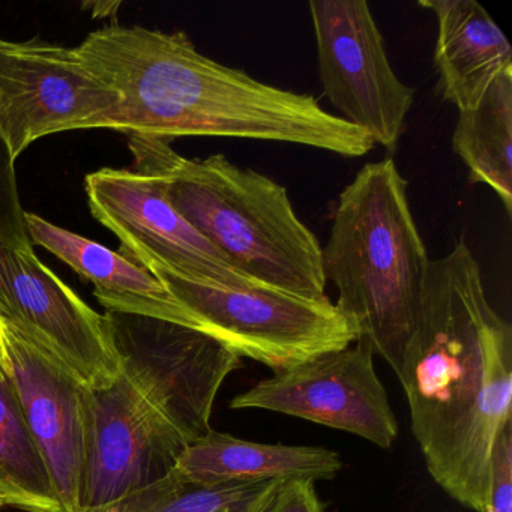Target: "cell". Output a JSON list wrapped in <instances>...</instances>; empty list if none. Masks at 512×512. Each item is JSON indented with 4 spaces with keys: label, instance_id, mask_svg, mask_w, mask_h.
<instances>
[{
    "label": "cell",
    "instance_id": "15",
    "mask_svg": "<svg viewBox=\"0 0 512 512\" xmlns=\"http://www.w3.org/2000/svg\"><path fill=\"white\" fill-rule=\"evenodd\" d=\"M437 20L434 68L442 98L458 112L476 106L491 83L512 70V47L476 0H424Z\"/></svg>",
    "mask_w": 512,
    "mask_h": 512
},
{
    "label": "cell",
    "instance_id": "24",
    "mask_svg": "<svg viewBox=\"0 0 512 512\" xmlns=\"http://www.w3.org/2000/svg\"><path fill=\"white\" fill-rule=\"evenodd\" d=\"M4 502H2V500H0V512H2V508H4Z\"/></svg>",
    "mask_w": 512,
    "mask_h": 512
},
{
    "label": "cell",
    "instance_id": "10",
    "mask_svg": "<svg viewBox=\"0 0 512 512\" xmlns=\"http://www.w3.org/2000/svg\"><path fill=\"white\" fill-rule=\"evenodd\" d=\"M85 188L95 220L118 236L119 253L131 262L157 263L196 283L268 289L241 271L176 211L167 199L163 179L104 167L86 176Z\"/></svg>",
    "mask_w": 512,
    "mask_h": 512
},
{
    "label": "cell",
    "instance_id": "18",
    "mask_svg": "<svg viewBox=\"0 0 512 512\" xmlns=\"http://www.w3.org/2000/svg\"><path fill=\"white\" fill-rule=\"evenodd\" d=\"M0 500L23 512H62L7 373H0Z\"/></svg>",
    "mask_w": 512,
    "mask_h": 512
},
{
    "label": "cell",
    "instance_id": "5",
    "mask_svg": "<svg viewBox=\"0 0 512 512\" xmlns=\"http://www.w3.org/2000/svg\"><path fill=\"white\" fill-rule=\"evenodd\" d=\"M205 326L206 334L274 373L323 353L346 349L361 338L356 323L337 305L271 289H232L196 283L161 268L137 262Z\"/></svg>",
    "mask_w": 512,
    "mask_h": 512
},
{
    "label": "cell",
    "instance_id": "19",
    "mask_svg": "<svg viewBox=\"0 0 512 512\" xmlns=\"http://www.w3.org/2000/svg\"><path fill=\"white\" fill-rule=\"evenodd\" d=\"M272 481L203 485L182 481L175 472L110 505L79 512H257Z\"/></svg>",
    "mask_w": 512,
    "mask_h": 512
},
{
    "label": "cell",
    "instance_id": "16",
    "mask_svg": "<svg viewBox=\"0 0 512 512\" xmlns=\"http://www.w3.org/2000/svg\"><path fill=\"white\" fill-rule=\"evenodd\" d=\"M343 469L340 454L323 446L256 443L211 430L191 443L173 472L190 484H244L272 479L329 481Z\"/></svg>",
    "mask_w": 512,
    "mask_h": 512
},
{
    "label": "cell",
    "instance_id": "8",
    "mask_svg": "<svg viewBox=\"0 0 512 512\" xmlns=\"http://www.w3.org/2000/svg\"><path fill=\"white\" fill-rule=\"evenodd\" d=\"M308 8L323 94L347 124L395 151L416 89L395 74L367 2L311 0Z\"/></svg>",
    "mask_w": 512,
    "mask_h": 512
},
{
    "label": "cell",
    "instance_id": "13",
    "mask_svg": "<svg viewBox=\"0 0 512 512\" xmlns=\"http://www.w3.org/2000/svg\"><path fill=\"white\" fill-rule=\"evenodd\" d=\"M7 374L52 478L62 512L82 508L86 389L64 368L4 325Z\"/></svg>",
    "mask_w": 512,
    "mask_h": 512
},
{
    "label": "cell",
    "instance_id": "3",
    "mask_svg": "<svg viewBox=\"0 0 512 512\" xmlns=\"http://www.w3.org/2000/svg\"><path fill=\"white\" fill-rule=\"evenodd\" d=\"M134 170L157 176L176 211L268 289L326 298L322 245L299 220L287 188L224 155L188 160L170 140L130 136Z\"/></svg>",
    "mask_w": 512,
    "mask_h": 512
},
{
    "label": "cell",
    "instance_id": "12",
    "mask_svg": "<svg viewBox=\"0 0 512 512\" xmlns=\"http://www.w3.org/2000/svg\"><path fill=\"white\" fill-rule=\"evenodd\" d=\"M190 446L124 376L86 389V457L82 508L110 505L166 478Z\"/></svg>",
    "mask_w": 512,
    "mask_h": 512
},
{
    "label": "cell",
    "instance_id": "7",
    "mask_svg": "<svg viewBox=\"0 0 512 512\" xmlns=\"http://www.w3.org/2000/svg\"><path fill=\"white\" fill-rule=\"evenodd\" d=\"M119 109V92L85 64L77 47L0 38V137L14 160L43 137L112 130Z\"/></svg>",
    "mask_w": 512,
    "mask_h": 512
},
{
    "label": "cell",
    "instance_id": "23",
    "mask_svg": "<svg viewBox=\"0 0 512 512\" xmlns=\"http://www.w3.org/2000/svg\"><path fill=\"white\" fill-rule=\"evenodd\" d=\"M7 347H5V332L0 320V373H7Z\"/></svg>",
    "mask_w": 512,
    "mask_h": 512
},
{
    "label": "cell",
    "instance_id": "17",
    "mask_svg": "<svg viewBox=\"0 0 512 512\" xmlns=\"http://www.w3.org/2000/svg\"><path fill=\"white\" fill-rule=\"evenodd\" d=\"M452 149L512 215V70L500 74L476 106L458 112Z\"/></svg>",
    "mask_w": 512,
    "mask_h": 512
},
{
    "label": "cell",
    "instance_id": "21",
    "mask_svg": "<svg viewBox=\"0 0 512 512\" xmlns=\"http://www.w3.org/2000/svg\"><path fill=\"white\" fill-rule=\"evenodd\" d=\"M257 512H325V506L310 479H277Z\"/></svg>",
    "mask_w": 512,
    "mask_h": 512
},
{
    "label": "cell",
    "instance_id": "1",
    "mask_svg": "<svg viewBox=\"0 0 512 512\" xmlns=\"http://www.w3.org/2000/svg\"><path fill=\"white\" fill-rule=\"evenodd\" d=\"M397 377L431 478L484 512L491 455L512 425V328L488 301L466 242L431 260Z\"/></svg>",
    "mask_w": 512,
    "mask_h": 512
},
{
    "label": "cell",
    "instance_id": "6",
    "mask_svg": "<svg viewBox=\"0 0 512 512\" xmlns=\"http://www.w3.org/2000/svg\"><path fill=\"white\" fill-rule=\"evenodd\" d=\"M104 317L121 374L146 404L190 445L209 433L215 398L241 358L178 323L115 311Z\"/></svg>",
    "mask_w": 512,
    "mask_h": 512
},
{
    "label": "cell",
    "instance_id": "20",
    "mask_svg": "<svg viewBox=\"0 0 512 512\" xmlns=\"http://www.w3.org/2000/svg\"><path fill=\"white\" fill-rule=\"evenodd\" d=\"M25 209L20 202L16 160L0 137V245L28 250L34 247L26 232Z\"/></svg>",
    "mask_w": 512,
    "mask_h": 512
},
{
    "label": "cell",
    "instance_id": "11",
    "mask_svg": "<svg viewBox=\"0 0 512 512\" xmlns=\"http://www.w3.org/2000/svg\"><path fill=\"white\" fill-rule=\"evenodd\" d=\"M230 409H262L355 434L380 449L398 437V421L365 338L314 356L230 400Z\"/></svg>",
    "mask_w": 512,
    "mask_h": 512
},
{
    "label": "cell",
    "instance_id": "22",
    "mask_svg": "<svg viewBox=\"0 0 512 512\" xmlns=\"http://www.w3.org/2000/svg\"><path fill=\"white\" fill-rule=\"evenodd\" d=\"M484 512H512V425L502 431L491 455Z\"/></svg>",
    "mask_w": 512,
    "mask_h": 512
},
{
    "label": "cell",
    "instance_id": "9",
    "mask_svg": "<svg viewBox=\"0 0 512 512\" xmlns=\"http://www.w3.org/2000/svg\"><path fill=\"white\" fill-rule=\"evenodd\" d=\"M0 320L88 391L121 377L104 314L47 268L34 247L0 245Z\"/></svg>",
    "mask_w": 512,
    "mask_h": 512
},
{
    "label": "cell",
    "instance_id": "2",
    "mask_svg": "<svg viewBox=\"0 0 512 512\" xmlns=\"http://www.w3.org/2000/svg\"><path fill=\"white\" fill-rule=\"evenodd\" d=\"M77 50L121 95L116 133L266 140L346 158L373 151L364 131L323 110L313 95L275 88L218 64L184 32L112 25L91 32Z\"/></svg>",
    "mask_w": 512,
    "mask_h": 512
},
{
    "label": "cell",
    "instance_id": "4",
    "mask_svg": "<svg viewBox=\"0 0 512 512\" xmlns=\"http://www.w3.org/2000/svg\"><path fill=\"white\" fill-rule=\"evenodd\" d=\"M322 260L335 305L397 374L431 260L392 158L365 164L341 191Z\"/></svg>",
    "mask_w": 512,
    "mask_h": 512
},
{
    "label": "cell",
    "instance_id": "14",
    "mask_svg": "<svg viewBox=\"0 0 512 512\" xmlns=\"http://www.w3.org/2000/svg\"><path fill=\"white\" fill-rule=\"evenodd\" d=\"M26 232L40 245L94 284V295L107 311L167 320L205 332L199 319L148 269L91 239L26 212Z\"/></svg>",
    "mask_w": 512,
    "mask_h": 512
}]
</instances>
